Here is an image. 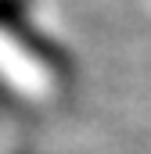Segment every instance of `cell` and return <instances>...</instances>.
<instances>
[{
	"label": "cell",
	"instance_id": "cell-1",
	"mask_svg": "<svg viewBox=\"0 0 151 154\" xmlns=\"http://www.w3.org/2000/svg\"><path fill=\"white\" fill-rule=\"evenodd\" d=\"M7 50L25 54V61L36 68L40 82L47 90H69L76 82V61L72 54L61 47V39H54L40 25L33 0H7V25H4Z\"/></svg>",
	"mask_w": 151,
	"mask_h": 154
}]
</instances>
